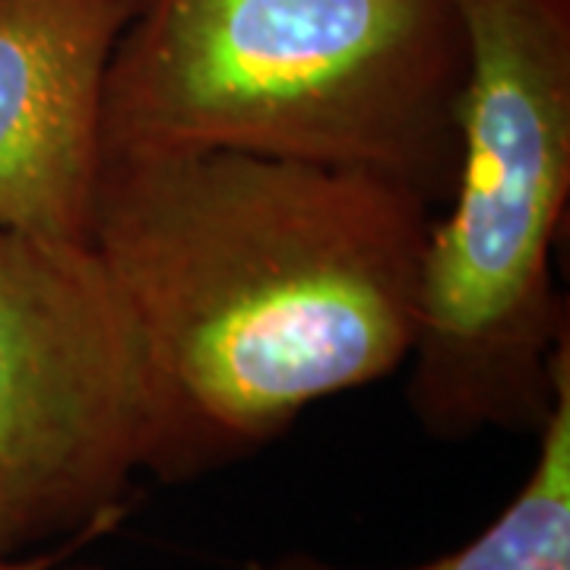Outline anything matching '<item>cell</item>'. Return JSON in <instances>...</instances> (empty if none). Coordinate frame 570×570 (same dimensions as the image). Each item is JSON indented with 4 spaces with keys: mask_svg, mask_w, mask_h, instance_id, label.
Masks as SVG:
<instances>
[{
    "mask_svg": "<svg viewBox=\"0 0 570 570\" xmlns=\"http://www.w3.org/2000/svg\"><path fill=\"white\" fill-rule=\"evenodd\" d=\"M434 216L352 168L238 149L102 153L89 250L140 340L159 482L232 466L307 406L406 367Z\"/></svg>",
    "mask_w": 570,
    "mask_h": 570,
    "instance_id": "obj_1",
    "label": "cell"
},
{
    "mask_svg": "<svg viewBox=\"0 0 570 570\" xmlns=\"http://www.w3.org/2000/svg\"><path fill=\"white\" fill-rule=\"evenodd\" d=\"M466 80L453 0H142L108 67L102 153L352 168L441 213Z\"/></svg>",
    "mask_w": 570,
    "mask_h": 570,
    "instance_id": "obj_2",
    "label": "cell"
},
{
    "mask_svg": "<svg viewBox=\"0 0 570 570\" xmlns=\"http://www.w3.org/2000/svg\"><path fill=\"white\" fill-rule=\"evenodd\" d=\"M469 45L453 194L431 223L406 400L434 441L539 434L570 377V0H453Z\"/></svg>",
    "mask_w": 570,
    "mask_h": 570,
    "instance_id": "obj_3",
    "label": "cell"
},
{
    "mask_svg": "<svg viewBox=\"0 0 570 570\" xmlns=\"http://www.w3.org/2000/svg\"><path fill=\"white\" fill-rule=\"evenodd\" d=\"M163 472V428L121 295L89 247L0 225V558L92 539Z\"/></svg>",
    "mask_w": 570,
    "mask_h": 570,
    "instance_id": "obj_4",
    "label": "cell"
},
{
    "mask_svg": "<svg viewBox=\"0 0 570 570\" xmlns=\"http://www.w3.org/2000/svg\"><path fill=\"white\" fill-rule=\"evenodd\" d=\"M142 0H0V225L89 247L111 55Z\"/></svg>",
    "mask_w": 570,
    "mask_h": 570,
    "instance_id": "obj_5",
    "label": "cell"
},
{
    "mask_svg": "<svg viewBox=\"0 0 570 570\" xmlns=\"http://www.w3.org/2000/svg\"><path fill=\"white\" fill-rule=\"evenodd\" d=\"M535 438L532 472L508 508L463 549L406 570H570V377L558 387V400ZM264 570L355 568L292 551Z\"/></svg>",
    "mask_w": 570,
    "mask_h": 570,
    "instance_id": "obj_6",
    "label": "cell"
},
{
    "mask_svg": "<svg viewBox=\"0 0 570 570\" xmlns=\"http://www.w3.org/2000/svg\"><path fill=\"white\" fill-rule=\"evenodd\" d=\"M86 539H73L63 549H41L32 554H20V558H0V570H105L99 564H77V568H58L63 558L73 549H80Z\"/></svg>",
    "mask_w": 570,
    "mask_h": 570,
    "instance_id": "obj_7",
    "label": "cell"
}]
</instances>
